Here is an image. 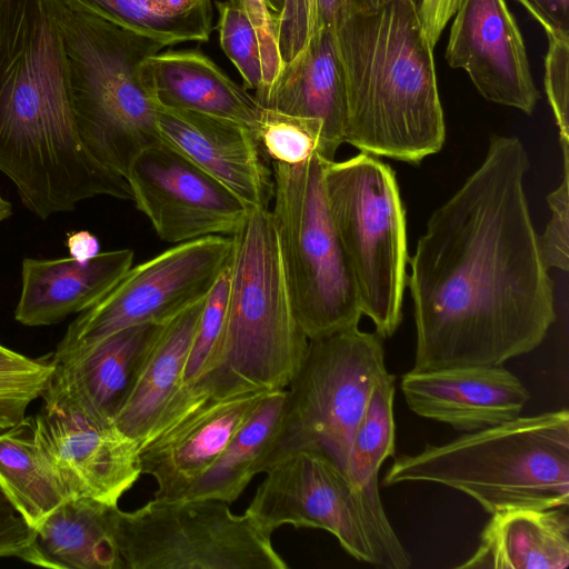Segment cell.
<instances>
[{
    "instance_id": "4",
    "label": "cell",
    "mask_w": 569,
    "mask_h": 569,
    "mask_svg": "<svg viewBox=\"0 0 569 569\" xmlns=\"http://www.w3.org/2000/svg\"><path fill=\"white\" fill-rule=\"evenodd\" d=\"M231 237L230 290L217 368L168 402L150 437L208 401L287 389L305 359L309 339L292 309L270 209L251 208Z\"/></svg>"
},
{
    "instance_id": "17",
    "label": "cell",
    "mask_w": 569,
    "mask_h": 569,
    "mask_svg": "<svg viewBox=\"0 0 569 569\" xmlns=\"http://www.w3.org/2000/svg\"><path fill=\"white\" fill-rule=\"evenodd\" d=\"M400 387L416 415L465 432L516 419L529 400L523 383L502 366L410 370Z\"/></svg>"
},
{
    "instance_id": "19",
    "label": "cell",
    "mask_w": 569,
    "mask_h": 569,
    "mask_svg": "<svg viewBox=\"0 0 569 569\" xmlns=\"http://www.w3.org/2000/svg\"><path fill=\"white\" fill-rule=\"evenodd\" d=\"M254 97L263 108L319 122L320 156L333 161L343 143L347 120L345 76L335 27L318 28L298 56L283 66L272 86Z\"/></svg>"
},
{
    "instance_id": "23",
    "label": "cell",
    "mask_w": 569,
    "mask_h": 569,
    "mask_svg": "<svg viewBox=\"0 0 569 569\" xmlns=\"http://www.w3.org/2000/svg\"><path fill=\"white\" fill-rule=\"evenodd\" d=\"M568 506L498 511L463 569H566L569 565Z\"/></svg>"
},
{
    "instance_id": "22",
    "label": "cell",
    "mask_w": 569,
    "mask_h": 569,
    "mask_svg": "<svg viewBox=\"0 0 569 569\" xmlns=\"http://www.w3.org/2000/svg\"><path fill=\"white\" fill-rule=\"evenodd\" d=\"M166 322L121 329L81 357L54 365L50 382L113 422L130 398Z\"/></svg>"
},
{
    "instance_id": "39",
    "label": "cell",
    "mask_w": 569,
    "mask_h": 569,
    "mask_svg": "<svg viewBox=\"0 0 569 569\" xmlns=\"http://www.w3.org/2000/svg\"><path fill=\"white\" fill-rule=\"evenodd\" d=\"M164 16L187 22L208 36L212 30L211 0H151Z\"/></svg>"
},
{
    "instance_id": "45",
    "label": "cell",
    "mask_w": 569,
    "mask_h": 569,
    "mask_svg": "<svg viewBox=\"0 0 569 569\" xmlns=\"http://www.w3.org/2000/svg\"><path fill=\"white\" fill-rule=\"evenodd\" d=\"M264 1H266L267 7L269 8V10L276 17L281 12L286 0H264Z\"/></svg>"
},
{
    "instance_id": "21",
    "label": "cell",
    "mask_w": 569,
    "mask_h": 569,
    "mask_svg": "<svg viewBox=\"0 0 569 569\" xmlns=\"http://www.w3.org/2000/svg\"><path fill=\"white\" fill-rule=\"evenodd\" d=\"M133 251L100 252L87 261L26 258L14 310L28 327L50 326L83 312L107 295L132 267Z\"/></svg>"
},
{
    "instance_id": "8",
    "label": "cell",
    "mask_w": 569,
    "mask_h": 569,
    "mask_svg": "<svg viewBox=\"0 0 569 569\" xmlns=\"http://www.w3.org/2000/svg\"><path fill=\"white\" fill-rule=\"evenodd\" d=\"M323 186L361 312L379 337L389 338L402 319L409 260L406 210L395 171L379 157L360 152L327 161Z\"/></svg>"
},
{
    "instance_id": "9",
    "label": "cell",
    "mask_w": 569,
    "mask_h": 569,
    "mask_svg": "<svg viewBox=\"0 0 569 569\" xmlns=\"http://www.w3.org/2000/svg\"><path fill=\"white\" fill-rule=\"evenodd\" d=\"M387 373L376 332L357 326L309 339L305 359L286 389L278 431L259 473L297 452L320 455L345 473L372 389Z\"/></svg>"
},
{
    "instance_id": "10",
    "label": "cell",
    "mask_w": 569,
    "mask_h": 569,
    "mask_svg": "<svg viewBox=\"0 0 569 569\" xmlns=\"http://www.w3.org/2000/svg\"><path fill=\"white\" fill-rule=\"evenodd\" d=\"M264 473L244 512L266 533L283 525L322 529L358 561L386 569L411 566L380 496L355 488L327 458L297 452Z\"/></svg>"
},
{
    "instance_id": "34",
    "label": "cell",
    "mask_w": 569,
    "mask_h": 569,
    "mask_svg": "<svg viewBox=\"0 0 569 569\" xmlns=\"http://www.w3.org/2000/svg\"><path fill=\"white\" fill-rule=\"evenodd\" d=\"M545 58V88L559 128L562 153H569V36L548 37Z\"/></svg>"
},
{
    "instance_id": "46",
    "label": "cell",
    "mask_w": 569,
    "mask_h": 569,
    "mask_svg": "<svg viewBox=\"0 0 569 569\" xmlns=\"http://www.w3.org/2000/svg\"><path fill=\"white\" fill-rule=\"evenodd\" d=\"M412 1L419 8L421 0H412Z\"/></svg>"
},
{
    "instance_id": "29",
    "label": "cell",
    "mask_w": 569,
    "mask_h": 569,
    "mask_svg": "<svg viewBox=\"0 0 569 569\" xmlns=\"http://www.w3.org/2000/svg\"><path fill=\"white\" fill-rule=\"evenodd\" d=\"M54 366L0 345V432L26 419L29 405L46 391Z\"/></svg>"
},
{
    "instance_id": "13",
    "label": "cell",
    "mask_w": 569,
    "mask_h": 569,
    "mask_svg": "<svg viewBox=\"0 0 569 569\" xmlns=\"http://www.w3.org/2000/svg\"><path fill=\"white\" fill-rule=\"evenodd\" d=\"M42 398L34 438L72 497L118 506L142 475L139 442L50 381Z\"/></svg>"
},
{
    "instance_id": "6",
    "label": "cell",
    "mask_w": 569,
    "mask_h": 569,
    "mask_svg": "<svg viewBox=\"0 0 569 569\" xmlns=\"http://www.w3.org/2000/svg\"><path fill=\"white\" fill-rule=\"evenodd\" d=\"M67 60L76 124L87 151L127 177L133 160L161 142L157 104L139 66L166 47L132 32L77 0H49Z\"/></svg>"
},
{
    "instance_id": "16",
    "label": "cell",
    "mask_w": 569,
    "mask_h": 569,
    "mask_svg": "<svg viewBox=\"0 0 569 569\" xmlns=\"http://www.w3.org/2000/svg\"><path fill=\"white\" fill-rule=\"evenodd\" d=\"M269 392L250 391L208 401L141 442V471L157 482L153 498H178L216 461Z\"/></svg>"
},
{
    "instance_id": "31",
    "label": "cell",
    "mask_w": 569,
    "mask_h": 569,
    "mask_svg": "<svg viewBox=\"0 0 569 569\" xmlns=\"http://www.w3.org/2000/svg\"><path fill=\"white\" fill-rule=\"evenodd\" d=\"M230 276L229 264L206 297L179 388L171 399L196 386L217 368Z\"/></svg>"
},
{
    "instance_id": "25",
    "label": "cell",
    "mask_w": 569,
    "mask_h": 569,
    "mask_svg": "<svg viewBox=\"0 0 569 569\" xmlns=\"http://www.w3.org/2000/svg\"><path fill=\"white\" fill-rule=\"evenodd\" d=\"M204 300L166 322L130 398L113 420L139 446L179 388Z\"/></svg>"
},
{
    "instance_id": "36",
    "label": "cell",
    "mask_w": 569,
    "mask_h": 569,
    "mask_svg": "<svg viewBox=\"0 0 569 569\" xmlns=\"http://www.w3.org/2000/svg\"><path fill=\"white\" fill-rule=\"evenodd\" d=\"M230 1L240 6L257 33L260 47L263 84L254 94H260L272 86L284 66L279 49L276 18L267 7L264 0Z\"/></svg>"
},
{
    "instance_id": "5",
    "label": "cell",
    "mask_w": 569,
    "mask_h": 569,
    "mask_svg": "<svg viewBox=\"0 0 569 569\" xmlns=\"http://www.w3.org/2000/svg\"><path fill=\"white\" fill-rule=\"evenodd\" d=\"M432 482L466 493L487 512L569 502V412L518 417L395 458L383 485Z\"/></svg>"
},
{
    "instance_id": "43",
    "label": "cell",
    "mask_w": 569,
    "mask_h": 569,
    "mask_svg": "<svg viewBox=\"0 0 569 569\" xmlns=\"http://www.w3.org/2000/svg\"><path fill=\"white\" fill-rule=\"evenodd\" d=\"M315 2L316 30L321 27H335L343 0H315Z\"/></svg>"
},
{
    "instance_id": "27",
    "label": "cell",
    "mask_w": 569,
    "mask_h": 569,
    "mask_svg": "<svg viewBox=\"0 0 569 569\" xmlns=\"http://www.w3.org/2000/svg\"><path fill=\"white\" fill-rule=\"evenodd\" d=\"M284 401L286 389L269 392L216 461L176 499L234 502L259 473L278 431Z\"/></svg>"
},
{
    "instance_id": "15",
    "label": "cell",
    "mask_w": 569,
    "mask_h": 569,
    "mask_svg": "<svg viewBox=\"0 0 569 569\" xmlns=\"http://www.w3.org/2000/svg\"><path fill=\"white\" fill-rule=\"evenodd\" d=\"M446 60L488 101L531 114L539 100L526 46L505 0H461Z\"/></svg>"
},
{
    "instance_id": "2",
    "label": "cell",
    "mask_w": 569,
    "mask_h": 569,
    "mask_svg": "<svg viewBox=\"0 0 569 569\" xmlns=\"http://www.w3.org/2000/svg\"><path fill=\"white\" fill-rule=\"evenodd\" d=\"M0 171L42 220L98 196L132 199L80 139L49 0H0Z\"/></svg>"
},
{
    "instance_id": "20",
    "label": "cell",
    "mask_w": 569,
    "mask_h": 569,
    "mask_svg": "<svg viewBox=\"0 0 569 569\" xmlns=\"http://www.w3.org/2000/svg\"><path fill=\"white\" fill-rule=\"evenodd\" d=\"M139 78L156 104L258 127L263 107L198 49L160 51L139 66Z\"/></svg>"
},
{
    "instance_id": "24",
    "label": "cell",
    "mask_w": 569,
    "mask_h": 569,
    "mask_svg": "<svg viewBox=\"0 0 569 569\" xmlns=\"http://www.w3.org/2000/svg\"><path fill=\"white\" fill-rule=\"evenodd\" d=\"M109 506L89 497L70 498L37 528L23 561L57 569H124Z\"/></svg>"
},
{
    "instance_id": "42",
    "label": "cell",
    "mask_w": 569,
    "mask_h": 569,
    "mask_svg": "<svg viewBox=\"0 0 569 569\" xmlns=\"http://www.w3.org/2000/svg\"><path fill=\"white\" fill-rule=\"evenodd\" d=\"M70 257L78 261H87L100 253L98 238L89 231H72L67 237Z\"/></svg>"
},
{
    "instance_id": "37",
    "label": "cell",
    "mask_w": 569,
    "mask_h": 569,
    "mask_svg": "<svg viewBox=\"0 0 569 569\" xmlns=\"http://www.w3.org/2000/svg\"><path fill=\"white\" fill-rule=\"evenodd\" d=\"M274 18L279 49L286 64L306 47L316 30V2L286 0L281 12Z\"/></svg>"
},
{
    "instance_id": "44",
    "label": "cell",
    "mask_w": 569,
    "mask_h": 569,
    "mask_svg": "<svg viewBox=\"0 0 569 569\" xmlns=\"http://www.w3.org/2000/svg\"><path fill=\"white\" fill-rule=\"evenodd\" d=\"M393 0H343V4L360 11L376 10Z\"/></svg>"
},
{
    "instance_id": "7",
    "label": "cell",
    "mask_w": 569,
    "mask_h": 569,
    "mask_svg": "<svg viewBox=\"0 0 569 569\" xmlns=\"http://www.w3.org/2000/svg\"><path fill=\"white\" fill-rule=\"evenodd\" d=\"M319 153L298 164L271 162L274 223L295 316L316 339L357 327L355 279L328 208Z\"/></svg>"
},
{
    "instance_id": "18",
    "label": "cell",
    "mask_w": 569,
    "mask_h": 569,
    "mask_svg": "<svg viewBox=\"0 0 569 569\" xmlns=\"http://www.w3.org/2000/svg\"><path fill=\"white\" fill-rule=\"evenodd\" d=\"M162 142L217 179L251 208H269L273 173L254 132L240 123L157 104Z\"/></svg>"
},
{
    "instance_id": "35",
    "label": "cell",
    "mask_w": 569,
    "mask_h": 569,
    "mask_svg": "<svg viewBox=\"0 0 569 569\" xmlns=\"http://www.w3.org/2000/svg\"><path fill=\"white\" fill-rule=\"evenodd\" d=\"M551 211L550 220L542 236H539V248L545 266L562 271L569 269V161L563 160L562 180L547 196Z\"/></svg>"
},
{
    "instance_id": "1",
    "label": "cell",
    "mask_w": 569,
    "mask_h": 569,
    "mask_svg": "<svg viewBox=\"0 0 569 569\" xmlns=\"http://www.w3.org/2000/svg\"><path fill=\"white\" fill-rule=\"evenodd\" d=\"M522 141L492 136L480 166L430 216L409 258L411 370L502 366L541 345L556 319L525 192Z\"/></svg>"
},
{
    "instance_id": "28",
    "label": "cell",
    "mask_w": 569,
    "mask_h": 569,
    "mask_svg": "<svg viewBox=\"0 0 569 569\" xmlns=\"http://www.w3.org/2000/svg\"><path fill=\"white\" fill-rule=\"evenodd\" d=\"M395 379L388 372L375 385L353 435L345 472L355 488L373 496H380L379 469L395 453Z\"/></svg>"
},
{
    "instance_id": "41",
    "label": "cell",
    "mask_w": 569,
    "mask_h": 569,
    "mask_svg": "<svg viewBox=\"0 0 569 569\" xmlns=\"http://www.w3.org/2000/svg\"><path fill=\"white\" fill-rule=\"evenodd\" d=\"M461 0H421L418 8L423 31L432 48L437 44L448 21Z\"/></svg>"
},
{
    "instance_id": "33",
    "label": "cell",
    "mask_w": 569,
    "mask_h": 569,
    "mask_svg": "<svg viewBox=\"0 0 569 569\" xmlns=\"http://www.w3.org/2000/svg\"><path fill=\"white\" fill-rule=\"evenodd\" d=\"M220 47L239 71L246 89L262 88V64L256 30L240 6L226 0L217 2Z\"/></svg>"
},
{
    "instance_id": "12",
    "label": "cell",
    "mask_w": 569,
    "mask_h": 569,
    "mask_svg": "<svg viewBox=\"0 0 569 569\" xmlns=\"http://www.w3.org/2000/svg\"><path fill=\"white\" fill-rule=\"evenodd\" d=\"M232 237L181 242L131 267L97 303L73 320L51 357L74 360L110 335L146 322H167L204 299L230 264Z\"/></svg>"
},
{
    "instance_id": "11",
    "label": "cell",
    "mask_w": 569,
    "mask_h": 569,
    "mask_svg": "<svg viewBox=\"0 0 569 569\" xmlns=\"http://www.w3.org/2000/svg\"><path fill=\"white\" fill-rule=\"evenodd\" d=\"M124 569H287L271 535L244 512L212 499H152L111 510Z\"/></svg>"
},
{
    "instance_id": "38",
    "label": "cell",
    "mask_w": 569,
    "mask_h": 569,
    "mask_svg": "<svg viewBox=\"0 0 569 569\" xmlns=\"http://www.w3.org/2000/svg\"><path fill=\"white\" fill-rule=\"evenodd\" d=\"M34 532L0 489V557L23 560Z\"/></svg>"
},
{
    "instance_id": "32",
    "label": "cell",
    "mask_w": 569,
    "mask_h": 569,
    "mask_svg": "<svg viewBox=\"0 0 569 569\" xmlns=\"http://www.w3.org/2000/svg\"><path fill=\"white\" fill-rule=\"evenodd\" d=\"M254 134L263 154L271 162L298 164L315 153L320 154L322 146V127L319 122L267 108H263Z\"/></svg>"
},
{
    "instance_id": "40",
    "label": "cell",
    "mask_w": 569,
    "mask_h": 569,
    "mask_svg": "<svg viewBox=\"0 0 569 569\" xmlns=\"http://www.w3.org/2000/svg\"><path fill=\"white\" fill-rule=\"evenodd\" d=\"M550 36H569V0H517Z\"/></svg>"
},
{
    "instance_id": "3",
    "label": "cell",
    "mask_w": 569,
    "mask_h": 569,
    "mask_svg": "<svg viewBox=\"0 0 569 569\" xmlns=\"http://www.w3.org/2000/svg\"><path fill=\"white\" fill-rule=\"evenodd\" d=\"M335 34L347 94L343 143L410 163L437 153L446 124L433 48L413 1L369 11L342 4Z\"/></svg>"
},
{
    "instance_id": "26",
    "label": "cell",
    "mask_w": 569,
    "mask_h": 569,
    "mask_svg": "<svg viewBox=\"0 0 569 569\" xmlns=\"http://www.w3.org/2000/svg\"><path fill=\"white\" fill-rule=\"evenodd\" d=\"M0 489L34 529L73 498L59 471L38 446L32 418L0 432Z\"/></svg>"
},
{
    "instance_id": "30",
    "label": "cell",
    "mask_w": 569,
    "mask_h": 569,
    "mask_svg": "<svg viewBox=\"0 0 569 569\" xmlns=\"http://www.w3.org/2000/svg\"><path fill=\"white\" fill-rule=\"evenodd\" d=\"M106 19L164 47L187 41H208L197 27L161 13L151 0H77Z\"/></svg>"
},
{
    "instance_id": "14",
    "label": "cell",
    "mask_w": 569,
    "mask_h": 569,
    "mask_svg": "<svg viewBox=\"0 0 569 569\" xmlns=\"http://www.w3.org/2000/svg\"><path fill=\"white\" fill-rule=\"evenodd\" d=\"M126 179L136 207L159 238L173 244L208 236L231 237L251 209L162 141L133 160Z\"/></svg>"
}]
</instances>
